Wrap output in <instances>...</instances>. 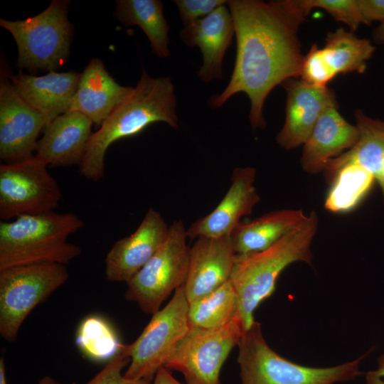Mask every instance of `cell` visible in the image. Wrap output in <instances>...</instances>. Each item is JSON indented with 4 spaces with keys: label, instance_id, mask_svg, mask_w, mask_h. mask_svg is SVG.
<instances>
[{
    "label": "cell",
    "instance_id": "obj_25",
    "mask_svg": "<svg viewBox=\"0 0 384 384\" xmlns=\"http://www.w3.org/2000/svg\"><path fill=\"white\" fill-rule=\"evenodd\" d=\"M325 46L319 48L323 63L334 78L338 74L363 73L375 48L370 41L353 31L339 28L327 33Z\"/></svg>",
    "mask_w": 384,
    "mask_h": 384
},
{
    "label": "cell",
    "instance_id": "obj_35",
    "mask_svg": "<svg viewBox=\"0 0 384 384\" xmlns=\"http://www.w3.org/2000/svg\"><path fill=\"white\" fill-rule=\"evenodd\" d=\"M366 384H384V380L373 370H370L366 375Z\"/></svg>",
    "mask_w": 384,
    "mask_h": 384
},
{
    "label": "cell",
    "instance_id": "obj_18",
    "mask_svg": "<svg viewBox=\"0 0 384 384\" xmlns=\"http://www.w3.org/2000/svg\"><path fill=\"white\" fill-rule=\"evenodd\" d=\"M93 122L83 114L70 110L59 115L43 129L36 156L47 165H80L92 135Z\"/></svg>",
    "mask_w": 384,
    "mask_h": 384
},
{
    "label": "cell",
    "instance_id": "obj_6",
    "mask_svg": "<svg viewBox=\"0 0 384 384\" xmlns=\"http://www.w3.org/2000/svg\"><path fill=\"white\" fill-rule=\"evenodd\" d=\"M69 1L53 0L41 13L23 20L0 19L18 51L17 66L32 73L55 72L68 58L73 26L68 18Z\"/></svg>",
    "mask_w": 384,
    "mask_h": 384
},
{
    "label": "cell",
    "instance_id": "obj_27",
    "mask_svg": "<svg viewBox=\"0 0 384 384\" xmlns=\"http://www.w3.org/2000/svg\"><path fill=\"white\" fill-rule=\"evenodd\" d=\"M375 177L355 163L341 167L331 183L324 208L333 213H345L355 208L368 193Z\"/></svg>",
    "mask_w": 384,
    "mask_h": 384
},
{
    "label": "cell",
    "instance_id": "obj_26",
    "mask_svg": "<svg viewBox=\"0 0 384 384\" xmlns=\"http://www.w3.org/2000/svg\"><path fill=\"white\" fill-rule=\"evenodd\" d=\"M238 316V298L230 279L215 291L188 304L190 328L218 329Z\"/></svg>",
    "mask_w": 384,
    "mask_h": 384
},
{
    "label": "cell",
    "instance_id": "obj_39",
    "mask_svg": "<svg viewBox=\"0 0 384 384\" xmlns=\"http://www.w3.org/2000/svg\"><path fill=\"white\" fill-rule=\"evenodd\" d=\"M38 384H60V383L50 376H45L38 382Z\"/></svg>",
    "mask_w": 384,
    "mask_h": 384
},
{
    "label": "cell",
    "instance_id": "obj_29",
    "mask_svg": "<svg viewBox=\"0 0 384 384\" xmlns=\"http://www.w3.org/2000/svg\"><path fill=\"white\" fill-rule=\"evenodd\" d=\"M309 8L325 10L336 21L355 31L362 23L357 0H306Z\"/></svg>",
    "mask_w": 384,
    "mask_h": 384
},
{
    "label": "cell",
    "instance_id": "obj_3",
    "mask_svg": "<svg viewBox=\"0 0 384 384\" xmlns=\"http://www.w3.org/2000/svg\"><path fill=\"white\" fill-rule=\"evenodd\" d=\"M318 216L311 212L292 231L265 250L235 255L230 281L238 298L244 331L254 323V312L274 292L277 278L290 264H311V244L318 228Z\"/></svg>",
    "mask_w": 384,
    "mask_h": 384
},
{
    "label": "cell",
    "instance_id": "obj_15",
    "mask_svg": "<svg viewBox=\"0 0 384 384\" xmlns=\"http://www.w3.org/2000/svg\"><path fill=\"white\" fill-rule=\"evenodd\" d=\"M281 85L287 92L286 117L276 142L289 150L304 144L322 112L338 103L328 87H316L298 78H289Z\"/></svg>",
    "mask_w": 384,
    "mask_h": 384
},
{
    "label": "cell",
    "instance_id": "obj_1",
    "mask_svg": "<svg viewBox=\"0 0 384 384\" xmlns=\"http://www.w3.org/2000/svg\"><path fill=\"white\" fill-rule=\"evenodd\" d=\"M227 5L235 26V61L227 86L208 105L218 109L245 92L250 101L252 129H263L267 95L285 80L299 78L304 55L298 30L311 9L306 0H230Z\"/></svg>",
    "mask_w": 384,
    "mask_h": 384
},
{
    "label": "cell",
    "instance_id": "obj_11",
    "mask_svg": "<svg viewBox=\"0 0 384 384\" xmlns=\"http://www.w3.org/2000/svg\"><path fill=\"white\" fill-rule=\"evenodd\" d=\"M36 155L0 165V219L54 211L62 199L57 181Z\"/></svg>",
    "mask_w": 384,
    "mask_h": 384
},
{
    "label": "cell",
    "instance_id": "obj_30",
    "mask_svg": "<svg viewBox=\"0 0 384 384\" xmlns=\"http://www.w3.org/2000/svg\"><path fill=\"white\" fill-rule=\"evenodd\" d=\"M130 362L129 344L110 360L105 366L85 384H151L146 380H132L122 374V369Z\"/></svg>",
    "mask_w": 384,
    "mask_h": 384
},
{
    "label": "cell",
    "instance_id": "obj_5",
    "mask_svg": "<svg viewBox=\"0 0 384 384\" xmlns=\"http://www.w3.org/2000/svg\"><path fill=\"white\" fill-rule=\"evenodd\" d=\"M238 346L242 384H335L349 381L363 373L360 363L372 351L336 366H302L273 351L262 335L261 324L256 321L243 332Z\"/></svg>",
    "mask_w": 384,
    "mask_h": 384
},
{
    "label": "cell",
    "instance_id": "obj_23",
    "mask_svg": "<svg viewBox=\"0 0 384 384\" xmlns=\"http://www.w3.org/2000/svg\"><path fill=\"white\" fill-rule=\"evenodd\" d=\"M306 215L302 209H281L241 223L230 235L235 255L260 252L272 246L300 224Z\"/></svg>",
    "mask_w": 384,
    "mask_h": 384
},
{
    "label": "cell",
    "instance_id": "obj_34",
    "mask_svg": "<svg viewBox=\"0 0 384 384\" xmlns=\"http://www.w3.org/2000/svg\"><path fill=\"white\" fill-rule=\"evenodd\" d=\"M373 39L375 43L384 45V21L373 31Z\"/></svg>",
    "mask_w": 384,
    "mask_h": 384
},
{
    "label": "cell",
    "instance_id": "obj_19",
    "mask_svg": "<svg viewBox=\"0 0 384 384\" xmlns=\"http://www.w3.org/2000/svg\"><path fill=\"white\" fill-rule=\"evenodd\" d=\"M358 135L357 127L343 117L338 111V106L328 107L303 144L302 169L311 174L323 172L330 159L356 144Z\"/></svg>",
    "mask_w": 384,
    "mask_h": 384
},
{
    "label": "cell",
    "instance_id": "obj_36",
    "mask_svg": "<svg viewBox=\"0 0 384 384\" xmlns=\"http://www.w3.org/2000/svg\"><path fill=\"white\" fill-rule=\"evenodd\" d=\"M377 375L384 377V353L378 359V366L376 370H373Z\"/></svg>",
    "mask_w": 384,
    "mask_h": 384
},
{
    "label": "cell",
    "instance_id": "obj_8",
    "mask_svg": "<svg viewBox=\"0 0 384 384\" xmlns=\"http://www.w3.org/2000/svg\"><path fill=\"white\" fill-rule=\"evenodd\" d=\"M65 265L42 262L0 270V334L16 338L33 309L68 279Z\"/></svg>",
    "mask_w": 384,
    "mask_h": 384
},
{
    "label": "cell",
    "instance_id": "obj_21",
    "mask_svg": "<svg viewBox=\"0 0 384 384\" xmlns=\"http://www.w3.org/2000/svg\"><path fill=\"white\" fill-rule=\"evenodd\" d=\"M133 88L118 84L102 61L93 58L81 73L70 110L83 114L93 124L100 126Z\"/></svg>",
    "mask_w": 384,
    "mask_h": 384
},
{
    "label": "cell",
    "instance_id": "obj_17",
    "mask_svg": "<svg viewBox=\"0 0 384 384\" xmlns=\"http://www.w3.org/2000/svg\"><path fill=\"white\" fill-rule=\"evenodd\" d=\"M234 35L233 20L225 5L180 31V38L186 46H198L201 50L203 64L197 75L203 82L223 79V58Z\"/></svg>",
    "mask_w": 384,
    "mask_h": 384
},
{
    "label": "cell",
    "instance_id": "obj_14",
    "mask_svg": "<svg viewBox=\"0 0 384 384\" xmlns=\"http://www.w3.org/2000/svg\"><path fill=\"white\" fill-rule=\"evenodd\" d=\"M256 170L253 167H236L231 184L218 206L206 215L196 220L188 228V238H222L230 236L260 201L254 186Z\"/></svg>",
    "mask_w": 384,
    "mask_h": 384
},
{
    "label": "cell",
    "instance_id": "obj_4",
    "mask_svg": "<svg viewBox=\"0 0 384 384\" xmlns=\"http://www.w3.org/2000/svg\"><path fill=\"white\" fill-rule=\"evenodd\" d=\"M83 226L75 213L54 211L1 221L0 270L42 262L68 264L81 254L68 238Z\"/></svg>",
    "mask_w": 384,
    "mask_h": 384
},
{
    "label": "cell",
    "instance_id": "obj_16",
    "mask_svg": "<svg viewBox=\"0 0 384 384\" xmlns=\"http://www.w3.org/2000/svg\"><path fill=\"white\" fill-rule=\"evenodd\" d=\"M235 259L230 236L197 238L190 248L188 270L183 285L188 304L230 280Z\"/></svg>",
    "mask_w": 384,
    "mask_h": 384
},
{
    "label": "cell",
    "instance_id": "obj_22",
    "mask_svg": "<svg viewBox=\"0 0 384 384\" xmlns=\"http://www.w3.org/2000/svg\"><path fill=\"white\" fill-rule=\"evenodd\" d=\"M355 119L358 141L351 149L327 162L323 174L329 184L341 167L351 163L359 164L379 181L384 157V121L373 119L360 110L355 112Z\"/></svg>",
    "mask_w": 384,
    "mask_h": 384
},
{
    "label": "cell",
    "instance_id": "obj_9",
    "mask_svg": "<svg viewBox=\"0 0 384 384\" xmlns=\"http://www.w3.org/2000/svg\"><path fill=\"white\" fill-rule=\"evenodd\" d=\"M188 304L181 286L164 308L152 314L139 337L129 344L130 362L124 377L152 383L158 370L189 331Z\"/></svg>",
    "mask_w": 384,
    "mask_h": 384
},
{
    "label": "cell",
    "instance_id": "obj_28",
    "mask_svg": "<svg viewBox=\"0 0 384 384\" xmlns=\"http://www.w3.org/2000/svg\"><path fill=\"white\" fill-rule=\"evenodd\" d=\"M78 349L95 362L109 361L124 348L112 326L100 316H90L80 324L75 337Z\"/></svg>",
    "mask_w": 384,
    "mask_h": 384
},
{
    "label": "cell",
    "instance_id": "obj_7",
    "mask_svg": "<svg viewBox=\"0 0 384 384\" xmlns=\"http://www.w3.org/2000/svg\"><path fill=\"white\" fill-rule=\"evenodd\" d=\"M187 238L183 221L174 220L160 248L127 282L124 297L128 301L136 302L144 313L154 314L174 291L184 284L189 265Z\"/></svg>",
    "mask_w": 384,
    "mask_h": 384
},
{
    "label": "cell",
    "instance_id": "obj_24",
    "mask_svg": "<svg viewBox=\"0 0 384 384\" xmlns=\"http://www.w3.org/2000/svg\"><path fill=\"white\" fill-rule=\"evenodd\" d=\"M159 0H117L115 18L124 26H138L148 37L153 53L159 58L170 55L169 26Z\"/></svg>",
    "mask_w": 384,
    "mask_h": 384
},
{
    "label": "cell",
    "instance_id": "obj_12",
    "mask_svg": "<svg viewBox=\"0 0 384 384\" xmlns=\"http://www.w3.org/2000/svg\"><path fill=\"white\" fill-rule=\"evenodd\" d=\"M48 124L46 117L18 94L11 82H0V158L6 163L33 156L37 138Z\"/></svg>",
    "mask_w": 384,
    "mask_h": 384
},
{
    "label": "cell",
    "instance_id": "obj_31",
    "mask_svg": "<svg viewBox=\"0 0 384 384\" xmlns=\"http://www.w3.org/2000/svg\"><path fill=\"white\" fill-rule=\"evenodd\" d=\"M183 26L210 14L227 4L225 0H174Z\"/></svg>",
    "mask_w": 384,
    "mask_h": 384
},
{
    "label": "cell",
    "instance_id": "obj_13",
    "mask_svg": "<svg viewBox=\"0 0 384 384\" xmlns=\"http://www.w3.org/2000/svg\"><path fill=\"white\" fill-rule=\"evenodd\" d=\"M169 228L161 214L149 208L136 230L116 241L107 252V279L128 282L162 245Z\"/></svg>",
    "mask_w": 384,
    "mask_h": 384
},
{
    "label": "cell",
    "instance_id": "obj_32",
    "mask_svg": "<svg viewBox=\"0 0 384 384\" xmlns=\"http://www.w3.org/2000/svg\"><path fill=\"white\" fill-rule=\"evenodd\" d=\"M362 23L384 21V0H357Z\"/></svg>",
    "mask_w": 384,
    "mask_h": 384
},
{
    "label": "cell",
    "instance_id": "obj_20",
    "mask_svg": "<svg viewBox=\"0 0 384 384\" xmlns=\"http://www.w3.org/2000/svg\"><path fill=\"white\" fill-rule=\"evenodd\" d=\"M80 75L70 70L39 77L19 73L9 78L18 94L49 123L70 110Z\"/></svg>",
    "mask_w": 384,
    "mask_h": 384
},
{
    "label": "cell",
    "instance_id": "obj_10",
    "mask_svg": "<svg viewBox=\"0 0 384 384\" xmlns=\"http://www.w3.org/2000/svg\"><path fill=\"white\" fill-rule=\"evenodd\" d=\"M243 332L240 316L218 329L190 328L164 367L181 373L187 384H220L222 366Z\"/></svg>",
    "mask_w": 384,
    "mask_h": 384
},
{
    "label": "cell",
    "instance_id": "obj_33",
    "mask_svg": "<svg viewBox=\"0 0 384 384\" xmlns=\"http://www.w3.org/2000/svg\"><path fill=\"white\" fill-rule=\"evenodd\" d=\"M151 384H183L175 379L169 370L161 367L156 372Z\"/></svg>",
    "mask_w": 384,
    "mask_h": 384
},
{
    "label": "cell",
    "instance_id": "obj_2",
    "mask_svg": "<svg viewBox=\"0 0 384 384\" xmlns=\"http://www.w3.org/2000/svg\"><path fill=\"white\" fill-rule=\"evenodd\" d=\"M177 99L169 77H151L143 70L130 94L92 134L87 144L80 173L97 181L105 175V156L116 141L139 134L148 126L164 122L178 129Z\"/></svg>",
    "mask_w": 384,
    "mask_h": 384
},
{
    "label": "cell",
    "instance_id": "obj_38",
    "mask_svg": "<svg viewBox=\"0 0 384 384\" xmlns=\"http://www.w3.org/2000/svg\"><path fill=\"white\" fill-rule=\"evenodd\" d=\"M380 188H381V190H382V192H383V203H384V157H383V162H382V166H381V171H380V178H379V181H378Z\"/></svg>",
    "mask_w": 384,
    "mask_h": 384
},
{
    "label": "cell",
    "instance_id": "obj_37",
    "mask_svg": "<svg viewBox=\"0 0 384 384\" xmlns=\"http://www.w3.org/2000/svg\"><path fill=\"white\" fill-rule=\"evenodd\" d=\"M0 384H7L6 379L5 362L4 356L0 358Z\"/></svg>",
    "mask_w": 384,
    "mask_h": 384
}]
</instances>
